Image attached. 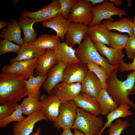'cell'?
<instances>
[{
    "label": "cell",
    "mask_w": 135,
    "mask_h": 135,
    "mask_svg": "<svg viewBox=\"0 0 135 135\" xmlns=\"http://www.w3.org/2000/svg\"><path fill=\"white\" fill-rule=\"evenodd\" d=\"M73 100L78 108L96 116L100 114V104L96 98L81 92Z\"/></svg>",
    "instance_id": "2e32d148"
},
{
    "label": "cell",
    "mask_w": 135,
    "mask_h": 135,
    "mask_svg": "<svg viewBox=\"0 0 135 135\" xmlns=\"http://www.w3.org/2000/svg\"><path fill=\"white\" fill-rule=\"evenodd\" d=\"M60 42V38L56 35L45 34L40 35L30 44L40 48L54 50Z\"/></svg>",
    "instance_id": "f546056e"
},
{
    "label": "cell",
    "mask_w": 135,
    "mask_h": 135,
    "mask_svg": "<svg viewBox=\"0 0 135 135\" xmlns=\"http://www.w3.org/2000/svg\"><path fill=\"white\" fill-rule=\"evenodd\" d=\"M67 64L62 62H59L53 66L48 71L47 77L42 86L49 94L53 93L54 87L62 82L63 71Z\"/></svg>",
    "instance_id": "5bb4252c"
},
{
    "label": "cell",
    "mask_w": 135,
    "mask_h": 135,
    "mask_svg": "<svg viewBox=\"0 0 135 135\" xmlns=\"http://www.w3.org/2000/svg\"><path fill=\"white\" fill-rule=\"evenodd\" d=\"M81 83V92L96 98L102 89L99 79L94 73L89 70Z\"/></svg>",
    "instance_id": "e0dca14e"
},
{
    "label": "cell",
    "mask_w": 135,
    "mask_h": 135,
    "mask_svg": "<svg viewBox=\"0 0 135 135\" xmlns=\"http://www.w3.org/2000/svg\"><path fill=\"white\" fill-rule=\"evenodd\" d=\"M132 19V26L134 34L135 35V17L133 18Z\"/></svg>",
    "instance_id": "7dc6e473"
},
{
    "label": "cell",
    "mask_w": 135,
    "mask_h": 135,
    "mask_svg": "<svg viewBox=\"0 0 135 135\" xmlns=\"http://www.w3.org/2000/svg\"><path fill=\"white\" fill-rule=\"evenodd\" d=\"M103 24L109 31L115 30L121 32L127 33L129 36L134 35L132 21L130 18H124L114 22L107 20Z\"/></svg>",
    "instance_id": "83f0119b"
},
{
    "label": "cell",
    "mask_w": 135,
    "mask_h": 135,
    "mask_svg": "<svg viewBox=\"0 0 135 135\" xmlns=\"http://www.w3.org/2000/svg\"><path fill=\"white\" fill-rule=\"evenodd\" d=\"M9 23L5 21L0 20V29H4V28L8 26Z\"/></svg>",
    "instance_id": "7bdbcfd3"
},
{
    "label": "cell",
    "mask_w": 135,
    "mask_h": 135,
    "mask_svg": "<svg viewBox=\"0 0 135 135\" xmlns=\"http://www.w3.org/2000/svg\"><path fill=\"white\" fill-rule=\"evenodd\" d=\"M88 70L87 67L79 63L68 64L63 71L62 82L68 83H81Z\"/></svg>",
    "instance_id": "4fadbf2b"
},
{
    "label": "cell",
    "mask_w": 135,
    "mask_h": 135,
    "mask_svg": "<svg viewBox=\"0 0 135 135\" xmlns=\"http://www.w3.org/2000/svg\"><path fill=\"white\" fill-rule=\"evenodd\" d=\"M126 52L129 58L133 59L135 56V35L129 36L125 48Z\"/></svg>",
    "instance_id": "74e56055"
},
{
    "label": "cell",
    "mask_w": 135,
    "mask_h": 135,
    "mask_svg": "<svg viewBox=\"0 0 135 135\" xmlns=\"http://www.w3.org/2000/svg\"><path fill=\"white\" fill-rule=\"evenodd\" d=\"M40 128H38L36 130L35 132H32L30 135H40Z\"/></svg>",
    "instance_id": "bcb514c9"
},
{
    "label": "cell",
    "mask_w": 135,
    "mask_h": 135,
    "mask_svg": "<svg viewBox=\"0 0 135 135\" xmlns=\"http://www.w3.org/2000/svg\"><path fill=\"white\" fill-rule=\"evenodd\" d=\"M46 50L40 48L30 43H24L20 46L19 50L17 52L16 56L11 59L10 64L38 57L43 54Z\"/></svg>",
    "instance_id": "d6986e66"
},
{
    "label": "cell",
    "mask_w": 135,
    "mask_h": 135,
    "mask_svg": "<svg viewBox=\"0 0 135 135\" xmlns=\"http://www.w3.org/2000/svg\"><path fill=\"white\" fill-rule=\"evenodd\" d=\"M75 50L79 64L82 65L87 67L88 62L96 64L104 69L108 75L113 70L119 67L118 65L110 64L107 60L100 54L88 34L85 36L81 44Z\"/></svg>",
    "instance_id": "3957f363"
},
{
    "label": "cell",
    "mask_w": 135,
    "mask_h": 135,
    "mask_svg": "<svg viewBox=\"0 0 135 135\" xmlns=\"http://www.w3.org/2000/svg\"><path fill=\"white\" fill-rule=\"evenodd\" d=\"M18 21V24L24 33V43H30L36 40L37 38V34L33 27L34 24L36 22V20L21 15Z\"/></svg>",
    "instance_id": "d4e9b609"
},
{
    "label": "cell",
    "mask_w": 135,
    "mask_h": 135,
    "mask_svg": "<svg viewBox=\"0 0 135 135\" xmlns=\"http://www.w3.org/2000/svg\"><path fill=\"white\" fill-rule=\"evenodd\" d=\"M129 126V124L127 121L123 120L120 119H117L109 127L108 135H120Z\"/></svg>",
    "instance_id": "e575fe53"
},
{
    "label": "cell",
    "mask_w": 135,
    "mask_h": 135,
    "mask_svg": "<svg viewBox=\"0 0 135 135\" xmlns=\"http://www.w3.org/2000/svg\"><path fill=\"white\" fill-rule=\"evenodd\" d=\"M100 54L105 56L109 63L112 65H119L123 61L124 57L122 50L109 48L106 45L99 42L94 44Z\"/></svg>",
    "instance_id": "7402d4cb"
},
{
    "label": "cell",
    "mask_w": 135,
    "mask_h": 135,
    "mask_svg": "<svg viewBox=\"0 0 135 135\" xmlns=\"http://www.w3.org/2000/svg\"><path fill=\"white\" fill-rule=\"evenodd\" d=\"M24 76L6 74H0V104H16L27 93Z\"/></svg>",
    "instance_id": "6da1fadb"
},
{
    "label": "cell",
    "mask_w": 135,
    "mask_h": 135,
    "mask_svg": "<svg viewBox=\"0 0 135 135\" xmlns=\"http://www.w3.org/2000/svg\"><path fill=\"white\" fill-rule=\"evenodd\" d=\"M126 1L128 3V7H130L131 6V0H127Z\"/></svg>",
    "instance_id": "c3c4849f"
},
{
    "label": "cell",
    "mask_w": 135,
    "mask_h": 135,
    "mask_svg": "<svg viewBox=\"0 0 135 135\" xmlns=\"http://www.w3.org/2000/svg\"><path fill=\"white\" fill-rule=\"evenodd\" d=\"M92 10L93 17L89 27L102 23V21L104 19L112 21L114 20L113 16L121 17L126 15L124 10L116 7L110 0H105L102 3L92 6Z\"/></svg>",
    "instance_id": "5b68a950"
},
{
    "label": "cell",
    "mask_w": 135,
    "mask_h": 135,
    "mask_svg": "<svg viewBox=\"0 0 135 135\" xmlns=\"http://www.w3.org/2000/svg\"><path fill=\"white\" fill-rule=\"evenodd\" d=\"M92 5L86 0H78L77 2L71 9L68 20L71 22L89 26L93 19Z\"/></svg>",
    "instance_id": "52a82bcc"
},
{
    "label": "cell",
    "mask_w": 135,
    "mask_h": 135,
    "mask_svg": "<svg viewBox=\"0 0 135 135\" xmlns=\"http://www.w3.org/2000/svg\"><path fill=\"white\" fill-rule=\"evenodd\" d=\"M38 98L31 96L24 98L20 104L23 114L30 115L41 111V104Z\"/></svg>",
    "instance_id": "4dcf8cb0"
},
{
    "label": "cell",
    "mask_w": 135,
    "mask_h": 135,
    "mask_svg": "<svg viewBox=\"0 0 135 135\" xmlns=\"http://www.w3.org/2000/svg\"></svg>",
    "instance_id": "816d5d0a"
},
{
    "label": "cell",
    "mask_w": 135,
    "mask_h": 135,
    "mask_svg": "<svg viewBox=\"0 0 135 135\" xmlns=\"http://www.w3.org/2000/svg\"><path fill=\"white\" fill-rule=\"evenodd\" d=\"M89 28V26L83 24L71 22L65 36V42L72 47L76 44L80 46Z\"/></svg>",
    "instance_id": "9a60e30c"
},
{
    "label": "cell",
    "mask_w": 135,
    "mask_h": 135,
    "mask_svg": "<svg viewBox=\"0 0 135 135\" xmlns=\"http://www.w3.org/2000/svg\"><path fill=\"white\" fill-rule=\"evenodd\" d=\"M88 70L94 74L100 81L102 89H107L106 80L107 74L104 69L99 65L92 62L87 64Z\"/></svg>",
    "instance_id": "836d02e7"
},
{
    "label": "cell",
    "mask_w": 135,
    "mask_h": 135,
    "mask_svg": "<svg viewBox=\"0 0 135 135\" xmlns=\"http://www.w3.org/2000/svg\"><path fill=\"white\" fill-rule=\"evenodd\" d=\"M57 64L54 50L47 49L45 52L38 58L36 69L35 76H45L51 68Z\"/></svg>",
    "instance_id": "ac0fdd59"
},
{
    "label": "cell",
    "mask_w": 135,
    "mask_h": 135,
    "mask_svg": "<svg viewBox=\"0 0 135 135\" xmlns=\"http://www.w3.org/2000/svg\"><path fill=\"white\" fill-rule=\"evenodd\" d=\"M54 52L57 64L60 62L67 64L79 63L76 55L75 49L64 41L60 42Z\"/></svg>",
    "instance_id": "44dd1931"
},
{
    "label": "cell",
    "mask_w": 135,
    "mask_h": 135,
    "mask_svg": "<svg viewBox=\"0 0 135 135\" xmlns=\"http://www.w3.org/2000/svg\"><path fill=\"white\" fill-rule=\"evenodd\" d=\"M38 58L17 61L4 66L1 69L2 72L22 76L28 80L31 76H35L34 70L36 67Z\"/></svg>",
    "instance_id": "ba28073f"
},
{
    "label": "cell",
    "mask_w": 135,
    "mask_h": 135,
    "mask_svg": "<svg viewBox=\"0 0 135 135\" xmlns=\"http://www.w3.org/2000/svg\"><path fill=\"white\" fill-rule=\"evenodd\" d=\"M134 93H135V85L134 88Z\"/></svg>",
    "instance_id": "f907efd6"
},
{
    "label": "cell",
    "mask_w": 135,
    "mask_h": 135,
    "mask_svg": "<svg viewBox=\"0 0 135 135\" xmlns=\"http://www.w3.org/2000/svg\"><path fill=\"white\" fill-rule=\"evenodd\" d=\"M74 135H86L79 130L74 129Z\"/></svg>",
    "instance_id": "f6af8a7d"
},
{
    "label": "cell",
    "mask_w": 135,
    "mask_h": 135,
    "mask_svg": "<svg viewBox=\"0 0 135 135\" xmlns=\"http://www.w3.org/2000/svg\"><path fill=\"white\" fill-rule=\"evenodd\" d=\"M104 125L102 117L78 108L72 128L78 129L86 135H97Z\"/></svg>",
    "instance_id": "277c9868"
},
{
    "label": "cell",
    "mask_w": 135,
    "mask_h": 135,
    "mask_svg": "<svg viewBox=\"0 0 135 135\" xmlns=\"http://www.w3.org/2000/svg\"><path fill=\"white\" fill-rule=\"evenodd\" d=\"M60 135H74L71 131V130L63 131V132Z\"/></svg>",
    "instance_id": "ee69618b"
},
{
    "label": "cell",
    "mask_w": 135,
    "mask_h": 135,
    "mask_svg": "<svg viewBox=\"0 0 135 135\" xmlns=\"http://www.w3.org/2000/svg\"><path fill=\"white\" fill-rule=\"evenodd\" d=\"M20 46L11 42L5 39L0 42V55H3L10 52H17L19 50Z\"/></svg>",
    "instance_id": "d590c367"
},
{
    "label": "cell",
    "mask_w": 135,
    "mask_h": 135,
    "mask_svg": "<svg viewBox=\"0 0 135 135\" xmlns=\"http://www.w3.org/2000/svg\"><path fill=\"white\" fill-rule=\"evenodd\" d=\"M110 32L102 23L89 27L88 34L94 44L100 43L111 47L110 43Z\"/></svg>",
    "instance_id": "603a6c76"
},
{
    "label": "cell",
    "mask_w": 135,
    "mask_h": 135,
    "mask_svg": "<svg viewBox=\"0 0 135 135\" xmlns=\"http://www.w3.org/2000/svg\"><path fill=\"white\" fill-rule=\"evenodd\" d=\"M20 104H17L16 110L9 116L0 120V128H6L10 122H19L24 120L26 117L23 115Z\"/></svg>",
    "instance_id": "1f68e13d"
},
{
    "label": "cell",
    "mask_w": 135,
    "mask_h": 135,
    "mask_svg": "<svg viewBox=\"0 0 135 135\" xmlns=\"http://www.w3.org/2000/svg\"><path fill=\"white\" fill-rule=\"evenodd\" d=\"M113 2L115 5L117 6H122L123 2L121 0H110Z\"/></svg>",
    "instance_id": "b9f144b4"
},
{
    "label": "cell",
    "mask_w": 135,
    "mask_h": 135,
    "mask_svg": "<svg viewBox=\"0 0 135 135\" xmlns=\"http://www.w3.org/2000/svg\"><path fill=\"white\" fill-rule=\"evenodd\" d=\"M48 119L41 111L35 112L28 115L21 121L14 123L12 129L13 135H30L36 123Z\"/></svg>",
    "instance_id": "30bf717a"
},
{
    "label": "cell",
    "mask_w": 135,
    "mask_h": 135,
    "mask_svg": "<svg viewBox=\"0 0 135 135\" xmlns=\"http://www.w3.org/2000/svg\"><path fill=\"white\" fill-rule=\"evenodd\" d=\"M21 36V28L18 22L13 19L7 27L2 30L0 34L1 38L13 42L20 46L24 43Z\"/></svg>",
    "instance_id": "cb8c5ba5"
},
{
    "label": "cell",
    "mask_w": 135,
    "mask_h": 135,
    "mask_svg": "<svg viewBox=\"0 0 135 135\" xmlns=\"http://www.w3.org/2000/svg\"><path fill=\"white\" fill-rule=\"evenodd\" d=\"M78 107L74 100L62 102L59 114L53 121L54 126L58 130L63 131L72 128L76 116Z\"/></svg>",
    "instance_id": "8992f818"
},
{
    "label": "cell",
    "mask_w": 135,
    "mask_h": 135,
    "mask_svg": "<svg viewBox=\"0 0 135 135\" xmlns=\"http://www.w3.org/2000/svg\"><path fill=\"white\" fill-rule=\"evenodd\" d=\"M86 1L91 3L92 5L100 4L104 2V0H86Z\"/></svg>",
    "instance_id": "60d3db41"
},
{
    "label": "cell",
    "mask_w": 135,
    "mask_h": 135,
    "mask_svg": "<svg viewBox=\"0 0 135 135\" xmlns=\"http://www.w3.org/2000/svg\"><path fill=\"white\" fill-rule=\"evenodd\" d=\"M40 100L43 114L48 120H55L59 114L61 101L53 93L48 95L42 94Z\"/></svg>",
    "instance_id": "8fae6325"
},
{
    "label": "cell",
    "mask_w": 135,
    "mask_h": 135,
    "mask_svg": "<svg viewBox=\"0 0 135 135\" xmlns=\"http://www.w3.org/2000/svg\"><path fill=\"white\" fill-rule=\"evenodd\" d=\"M110 35V43L111 47L121 50L125 48L129 37L128 35L111 32Z\"/></svg>",
    "instance_id": "d6a6232c"
},
{
    "label": "cell",
    "mask_w": 135,
    "mask_h": 135,
    "mask_svg": "<svg viewBox=\"0 0 135 135\" xmlns=\"http://www.w3.org/2000/svg\"><path fill=\"white\" fill-rule=\"evenodd\" d=\"M118 68L112 70L108 75L106 80L108 92L118 104L125 103L130 107L135 108V103L128 97L134 93L135 72L132 71L127 76L124 81L119 80L116 76Z\"/></svg>",
    "instance_id": "7a4b0ae2"
},
{
    "label": "cell",
    "mask_w": 135,
    "mask_h": 135,
    "mask_svg": "<svg viewBox=\"0 0 135 135\" xmlns=\"http://www.w3.org/2000/svg\"><path fill=\"white\" fill-rule=\"evenodd\" d=\"M19 1V0H15L14 3V6L16 5Z\"/></svg>",
    "instance_id": "681fc988"
},
{
    "label": "cell",
    "mask_w": 135,
    "mask_h": 135,
    "mask_svg": "<svg viewBox=\"0 0 135 135\" xmlns=\"http://www.w3.org/2000/svg\"><path fill=\"white\" fill-rule=\"evenodd\" d=\"M60 7L59 0H53L51 2L36 12H32L24 10H22L21 15L34 19L36 22H42L50 20L59 14Z\"/></svg>",
    "instance_id": "9c48e42d"
},
{
    "label": "cell",
    "mask_w": 135,
    "mask_h": 135,
    "mask_svg": "<svg viewBox=\"0 0 135 135\" xmlns=\"http://www.w3.org/2000/svg\"><path fill=\"white\" fill-rule=\"evenodd\" d=\"M71 23L68 19L59 14L50 20L42 22V25L44 28H50L54 30L56 35L63 41Z\"/></svg>",
    "instance_id": "ffe728a7"
},
{
    "label": "cell",
    "mask_w": 135,
    "mask_h": 135,
    "mask_svg": "<svg viewBox=\"0 0 135 135\" xmlns=\"http://www.w3.org/2000/svg\"><path fill=\"white\" fill-rule=\"evenodd\" d=\"M17 104H0V120L12 114L16 110Z\"/></svg>",
    "instance_id": "f35d334b"
},
{
    "label": "cell",
    "mask_w": 135,
    "mask_h": 135,
    "mask_svg": "<svg viewBox=\"0 0 135 135\" xmlns=\"http://www.w3.org/2000/svg\"><path fill=\"white\" fill-rule=\"evenodd\" d=\"M130 107L126 104H120L116 110L107 115V121L97 135H102L105 129L109 127L115 120L121 118H126L132 115L133 113L130 110Z\"/></svg>",
    "instance_id": "484cf974"
},
{
    "label": "cell",
    "mask_w": 135,
    "mask_h": 135,
    "mask_svg": "<svg viewBox=\"0 0 135 135\" xmlns=\"http://www.w3.org/2000/svg\"><path fill=\"white\" fill-rule=\"evenodd\" d=\"M81 92V82L68 83L62 82L53 89V93L62 102L73 100Z\"/></svg>",
    "instance_id": "7c38bea8"
},
{
    "label": "cell",
    "mask_w": 135,
    "mask_h": 135,
    "mask_svg": "<svg viewBox=\"0 0 135 135\" xmlns=\"http://www.w3.org/2000/svg\"><path fill=\"white\" fill-rule=\"evenodd\" d=\"M60 7L59 14L68 19L72 7L78 2L76 0H59Z\"/></svg>",
    "instance_id": "8d00e7d4"
},
{
    "label": "cell",
    "mask_w": 135,
    "mask_h": 135,
    "mask_svg": "<svg viewBox=\"0 0 135 135\" xmlns=\"http://www.w3.org/2000/svg\"><path fill=\"white\" fill-rule=\"evenodd\" d=\"M47 76V75L45 76H32L26 80L25 82L27 96L36 98L40 100L41 96L40 88Z\"/></svg>",
    "instance_id": "f1b7e54d"
},
{
    "label": "cell",
    "mask_w": 135,
    "mask_h": 135,
    "mask_svg": "<svg viewBox=\"0 0 135 135\" xmlns=\"http://www.w3.org/2000/svg\"><path fill=\"white\" fill-rule=\"evenodd\" d=\"M118 66V70L121 72L129 70L135 72V56L133 59L132 62L126 63L123 61Z\"/></svg>",
    "instance_id": "ab89813d"
},
{
    "label": "cell",
    "mask_w": 135,
    "mask_h": 135,
    "mask_svg": "<svg viewBox=\"0 0 135 135\" xmlns=\"http://www.w3.org/2000/svg\"><path fill=\"white\" fill-rule=\"evenodd\" d=\"M96 99L100 104V114L104 116L108 115L119 106L105 89L101 90Z\"/></svg>",
    "instance_id": "4316f807"
}]
</instances>
